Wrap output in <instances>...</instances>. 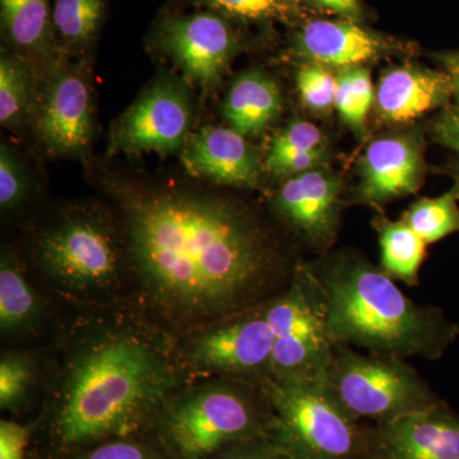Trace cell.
<instances>
[{
    "instance_id": "obj_1",
    "label": "cell",
    "mask_w": 459,
    "mask_h": 459,
    "mask_svg": "<svg viewBox=\"0 0 459 459\" xmlns=\"http://www.w3.org/2000/svg\"><path fill=\"white\" fill-rule=\"evenodd\" d=\"M117 212L129 303L177 338L267 303L299 262L261 217L232 199L183 190H122Z\"/></svg>"
},
{
    "instance_id": "obj_2",
    "label": "cell",
    "mask_w": 459,
    "mask_h": 459,
    "mask_svg": "<svg viewBox=\"0 0 459 459\" xmlns=\"http://www.w3.org/2000/svg\"><path fill=\"white\" fill-rule=\"evenodd\" d=\"M44 349L30 459H69L108 440L151 437L169 401L192 383L177 338L131 303L65 312Z\"/></svg>"
},
{
    "instance_id": "obj_3",
    "label": "cell",
    "mask_w": 459,
    "mask_h": 459,
    "mask_svg": "<svg viewBox=\"0 0 459 459\" xmlns=\"http://www.w3.org/2000/svg\"><path fill=\"white\" fill-rule=\"evenodd\" d=\"M309 265L325 294L334 344L404 360H435L458 337V325L437 307L411 300L365 256L340 252Z\"/></svg>"
},
{
    "instance_id": "obj_4",
    "label": "cell",
    "mask_w": 459,
    "mask_h": 459,
    "mask_svg": "<svg viewBox=\"0 0 459 459\" xmlns=\"http://www.w3.org/2000/svg\"><path fill=\"white\" fill-rule=\"evenodd\" d=\"M23 261L65 312L129 303L131 272L122 226L102 208L74 205L54 214L33 231Z\"/></svg>"
},
{
    "instance_id": "obj_5",
    "label": "cell",
    "mask_w": 459,
    "mask_h": 459,
    "mask_svg": "<svg viewBox=\"0 0 459 459\" xmlns=\"http://www.w3.org/2000/svg\"><path fill=\"white\" fill-rule=\"evenodd\" d=\"M261 386L231 377L195 380L169 401L151 437L169 459H212L232 444L268 437Z\"/></svg>"
},
{
    "instance_id": "obj_6",
    "label": "cell",
    "mask_w": 459,
    "mask_h": 459,
    "mask_svg": "<svg viewBox=\"0 0 459 459\" xmlns=\"http://www.w3.org/2000/svg\"><path fill=\"white\" fill-rule=\"evenodd\" d=\"M271 410L270 437L292 459H371V430H365L328 394L322 380L276 379L259 383Z\"/></svg>"
},
{
    "instance_id": "obj_7",
    "label": "cell",
    "mask_w": 459,
    "mask_h": 459,
    "mask_svg": "<svg viewBox=\"0 0 459 459\" xmlns=\"http://www.w3.org/2000/svg\"><path fill=\"white\" fill-rule=\"evenodd\" d=\"M322 382L356 421L385 424L442 403L404 359L360 352L344 344H334Z\"/></svg>"
},
{
    "instance_id": "obj_8",
    "label": "cell",
    "mask_w": 459,
    "mask_h": 459,
    "mask_svg": "<svg viewBox=\"0 0 459 459\" xmlns=\"http://www.w3.org/2000/svg\"><path fill=\"white\" fill-rule=\"evenodd\" d=\"M274 334L271 377L322 380L333 356L327 304L309 263L299 262L290 285L267 301Z\"/></svg>"
},
{
    "instance_id": "obj_9",
    "label": "cell",
    "mask_w": 459,
    "mask_h": 459,
    "mask_svg": "<svg viewBox=\"0 0 459 459\" xmlns=\"http://www.w3.org/2000/svg\"><path fill=\"white\" fill-rule=\"evenodd\" d=\"M274 334L267 303L214 320L178 338L190 382L231 377L259 383L271 377Z\"/></svg>"
},
{
    "instance_id": "obj_10",
    "label": "cell",
    "mask_w": 459,
    "mask_h": 459,
    "mask_svg": "<svg viewBox=\"0 0 459 459\" xmlns=\"http://www.w3.org/2000/svg\"><path fill=\"white\" fill-rule=\"evenodd\" d=\"M152 41L202 86L217 82L240 48L231 20L210 9L165 14L153 27Z\"/></svg>"
},
{
    "instance_id": "obj_11",
    "label": "cell",
    "mask_w": 459,
    "mask_h": 459,
    "mask_svg": "<svg viewBox=\"0 0 459 459\" xmlns=\"http://www.w3.org/2000/svg\"><path fill=\"white\" fill-rule=\"evenodd\" d=\"M65 313L33 280L22 256L4 247L0 258L3 347H44Z\"/></svg>"
},
{
    "instance_id": "obj_12",
    "label": "cell",
    "mask_w": 459,
    "mask_h": 459,
    "mask_svg": "<svg viewBox=\"0 0 459 459\" xmlns=\"http://www.w3.org/2000/svg\"><path fill=\"white\" fill-rule=\"evenodd\" d=\"M189 100L178 84L159 82L120 117L111 134L110 152H172L188 137Z\"/></svg>"
},
{
    "instance_id": "obj_13",
    "label": "cell",
    "mask_w": 459,
    "mask_h": 459,
    "mask_svg": "<svg viewBox=\"0 0 459 459\" xmlns=\"http://www.w3.org/2000/svg\"><path fill=\"white\" fill-rule=\"evenodd\" d=\"M342 181L325 166L286 178L272 201L277 216L310 247L327 250L340 226Z\"/></svg>"
},
{
    "instance_id": "obj_14",
    "label": "cell",
    "mask_w": 459,
    "mask_h": 459,
    "mask_svg": "<svg viewBox=\"0 0 459 459\" xmlns=\"http://www.w3.org/2000/svg\"><path fill=\"white\" fill-rule=\"evenodd\" d=\"M294 51L305 63L352 68L382 57L412 53L406 42L361 26L352 20H307L296 32Z\"/></svg>"
},
{
    "instance_id": "obj_15",
    "label": "cell",
    "mask_w": 459,
    "mask_h": 459,
    "mask_svg": "<svg viewBox=\"0 0 459 459\" xmlns=\"http://www.w3.org/2000/svg\"><path fill=\"white\" fill-rule=\"evenodd\" d=\"M371 459H459V419L443 403L371 430Z\"/></svg>"
},
{
    "instance_id": "obj_16",
    "label": "cell",
    "mask_w": 459,
    "mask_h": 459,
    "mask_svg": "<svg viewBox=\"0 0 459 459\" xmlns=\"http://www.w3.org/2000/svg\"><path fill=\"white\" fill-rule=\"evenodd\" d=\"M92 134V105L89 83L77 71L54 75L40 117L38 135L56 155H78L89 146Z\"/></svg>"
},
{
    "instance_id": "obj_17",
    "label": "cell",
    "mask_w": 459,
    "mask_h": 459,
    "mask_svg": "<svg viewBox=\"0 0 459 459\" xmlns=\"http://www.w3.org/2000/svg\"><path fill=\"white\" fill-rule=\"evenodd\" d=\"M421 144L412 135L371 142L360 162L359 198L371 205L413 195L424 181Z\"/></svg>"
},
{
    "instance_id": "obj_18",
    "label": "cell",
    "mask_w": 459,
    "mask_h": 459,
    "mask_svg": "<svg viewBox=\"0 0 459 459\" xmlns=\"http://www.w3.org/2000/svg\"><path fill=\"white\" fill-rule=\"evenodd\" d=\"M183 162L190 174L222 186H259L262 166L258 153L232 128L205 126L186 143Z\"/></svg>"
},
{
    "instance_id": "obj_19",
    "label": "cell",
    "mask_w": 459,
    "mask_h": 459,
    "mask_svg": "<svg viewBox=\"0 0 459 459\" xmlns=\"http://www.w3.org/2000/svg\"><path fill=\"white\" fill-rule=\"evenodd\" d=\"M453 96L451 77L421 66H394L383 74L376 91L380 117L389 123L406 124L443 108Z\"/></svg>"
},
{
    "instance_id": "obj_20",
    "label": "cell",
    "mask_w": 459,
    "mask_h": 459,
    "mask_svg": "<svg viewBox=\"0 0 459 459\" xmlns=\"http://www.w3.org/2000/svg\"><path fill=\"white\" fill-rule=\"evenodd\" d=\"M282 108L280 87L261 72L238 75L232 83L222 113L230 128L244 137L261 134L277 119Z\"/></svg>"
},
{
    "instance_id": "obj_21",
    "label": "cell",
    "mask_w": 459,
    "mask_h": 459,
    "mask_svg": "<svg viewBox=\"0 0 459 459\" xmlns=\"http://www.w3.org/2000/svg\"><path fill=\"white\" fill-rule=\"evenodd\" d=\"M45 388L44 347H3L0 409L13 416L40 407Z\"/></svg>"
},
{
    "instance_id": "obj_22",
    "label": "cell",
    "mask_w": 459,
    "mask_h": 459,
    "mask_svg": "<svg viewBox=\"0 0 459 459\" xmlns=\"http://www.w3.org/2000/svg\"><path fill=\"white\" fill-rule=\"evenodd\" d=\"M51 0H0L3 39L20 56L49 57L57 50Z\"/></svg>"
},
{
    "instance_id": "obj_23",
    "label": "cell",
    "mask_w": 459,
    "mask_h": 459,
    "mask_svg": "<svg viewBox=\"0 0 459 459\" xmlns=\"http://www.w3.org/2000/svg\"><path fill=\"white\" fill-rule=\"evenodd\" d=\"M329 159L327 140L313 123L294 120L274 135L264 166L276 177L289 178L325 166Z\"/></svg>"
},
{
    "instance_id": "obj_24",
    "label": "cell",
    "mask_w": 459,
    "mask_h": 459,
    "mask_svg": "<svg viewBox=\"0 0 459 459\" xmlns=\"http://www.w3.org/2000/svg\"><path fill=\"white\" fill-rule=\"evenodd\" d=\"M380 246V268L394 281L411 287L419 283V272L428 244L403 220L376 222Z\"/></svg>"
},
{
    "instance_id": "obj_25",
    "label": "cell",
    "mask_w": 459,
    "mask_h": 459,
    "mask_svg": "<svg viewBox=\"0 0 459 459\" xmlns=\"http://www.w3.org/2000/svg\"><path fill=\"white\" fill-rule=\"evenodd\" d=\"M107 7L108 0H54L51 17L57 49L66 53L90 49Z\"/></svg>"
},
{
    "instance_id": "obj_26",
    "label": "cell",
    "mask_w": 459,
    "mask_h": 459,
    "mask_svg": "<svg viewBox=\"0 0 459 459\" xmlns=\"http://www.w3.org/2000/svg\"><path fill=\"white\" fill-rule=\"evenodd\" d=\"M230 20L247 22L296 23L307 13L304 0H186Z\"/></svg>"
},
{
    "instance_id": "obj_27",
    "label": "cell",
    "mask_w": 459,
    "mask_h": 459,
    "mask_svg": "<svg viewBox=\"0 0 459 459\" xmlns=\"http://www.w3.org/2000/svg\"><path fill=\"white\" fill-rule=\"evenodd\" d=\"M459 195L457 186L439 197L415 202L403 220L427 244L459 231Z\"/></svg>"
},
{
    "instance_id": "obj_28",
    "label": "cell",
    "mask_w": 459,
    "mask_h": 459,
    "mask_svg": "<svg viewBox=\"0 0 459 459\" xmlns=\"http://www.w3.org/2000/svg\"><path fill=\"white\" fill-rule=\"evenodd\" d=\"M33 95V74L25 57L7 53L0 59V122L16 126L29 113Z\"/></svg>"
},
{
    "instance_id": "obj_29",
    "label": "cell",
    "mask_w": 459,
    "mask_h": 459,
    "mask_svg": "<svg viewBox=\"0 0 459 459\" xmlns=\"http://www.w3.org/2000/svg\"><path fill=\"white\" fill-rule=\"evenodd\" d=\"M374 101L376 91L367 66L340 69L334 108L342 122L358 134L365 133V123Z\"/></svg>"
},
{
    "instance_id": "obj_30",
    "label": "cell",
    "mask_w": 459,
    "mask_h": 459,
    "mask_svg": "<svg viewBox=\"0 0 459 459\" xmlns=\"http://www.w3.org/2000/svg\"><path fill=\"white\" fill-rule=\"evenodd\" d=\"M299 93L307 108L319 113H325L334 107L337 91V74L329 68L316 63H304L299 69Z\"/></svg>"
},
{
    "instance_id": "obj_31",
    "label": "cell",
    "mask_w": 459,
    "mask_h": 459,
    "mask_svg": "<svg viewBox=\"0 0 459 459\" xmlns=\"http://www.w3.org/2000/svg\"><path fill=\"white\" fill-rule=\"evenodd\" d=\"M69 459H169L151 437H123L91 446Z\"/></svg>"
},
{
    "instance_id": "obj_32",
    "label": "cell",
    "mask_w": 459,
    "mask_h": 459,
    "mask_svg": "<svg viewBox=\"0 0 459 459\" xmlns=\"http://www.w3.org/2000/svg\"><path fill=\"white\" fill-rule=\"evenodd\" d=\"M27 197L26 177L9 147L0 148V208L3 214L16 212Z\"/></svg>"
},
{
    "instance_id": "obj_33",
    "label": "cell",
    "mask_w": 459,
    "mask_h": 459,
    "mask_svg": "<svg viewBox=\"0 0 459 459\" xmlns=\"http://www.w3.org/2000/svg\"><path fill=\"white\" fill-rule=\"evenodd\" d=\"M35 421H0V459H27L31 446Z\"/></svg>"
},
{
    "instance_id": "obj_34",
    "label": "cell",
    "mask_w": 459,
    "mask_h": 459,
    "mask_svg": "<svg viewBox=\"0 0 459 459\" xmlns=\"http://www.w3.org/2000/svg\"><path fill=\"white\" fill-rule=\"evenodd\" d=\"M212 459H292L268 437H253L226 446Z\"/></svg>"
},
{
    "instance_id": "obj_35",
    "label": "cell",
    "mask_w": 459,
    "mask_h": 459,
    "mask_svg": "<svg viewBox=\"0 0 459 459\" xmlns=\"http://www.w3.org/2000/svg\"><path fill=\"white\" fill-rule=\"evenodd\" d=\"M433 132L439 143L451 148L459 155V108L457 107L448 108L437 117Z\"/></svg>"
},
{
    "instance_id": "obj_36",
    "label": "cell",
    "mask_w": 459,
    "mask_h": 459,
    "mask_svg": "<svg viewBox=\"0 0 459 459\" xmlns=\"http://www.w3.org/2000/svg\"><path fill=\"white\" fill-rule=\"evenodd\" d=\"M304 2L338 14L344 20L359 22L364 16V11H362L361 3L359 0H304Z\"/></svg>"
},
{
    "instance_id": "obj_37",
    "label": "cell",
    "mask_w": 459,
    "mask_h": 459,
    "mask_svg": "<svg viewBox=\"0 0 459 459\" xmlns=\"http://www.w3.org/2000/svg\"><path fill=\"white\" fill-rule=\"evenodd\" d=\"M439 59L443 63L446 74L451 77L453 96H455L459 108V50L453 51V53H444L439 56Z\"/></svg>"
},
{
    "instance_id": "obj_38",
    "label": "cell",
    "mask_w": 459,
    "mask_h": 459,
    "mask_svg": "<svg viewBox=\"0 0 459 459\" xmlns=\"http://www.w3.org/2000/svg\"><path fill=\"white\" fill-rule=\"evenodd\" d=\"M457 186V189H458V195H459V179H458L457 186Z\"/></svg>"
}]
</instances>
